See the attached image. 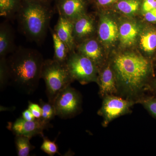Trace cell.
<instances>
[{"label": "cell", "mask_w": 156, "mask_h": 156, "mask_svg": "<svg viewBox=\"0 0 156 156\" xmlns=\"http://www.w3.org/2000/svg\"><path fill=\"white\" fill-rule=\"evenodd\" d=\"M36 119H41L42 115V108L41 105L37 104L29 101L28 108Z\"/></svg>", "instance_id": "cell-26"}, {"label": "cell", "mask_w": 156, "mask_h": 156, "mask_svg": "<svg viewBox=\"0 0 156 156\" xmlns=\"http://www.w3.org/2000/svg\"><path fill=\"white\" fill-rule=\"evenodd\" d=\"M103 99L98 114L103 118L104 127H107L115 119L131 112V108L136 103L134 101L117 95H106Z\"/></svg>", "instance_id": "cell-6"}, {"label": "cell", "mask_w": 156, "mask_h": 156, "mask_svg": "<svg viewBox=\"0 0 156 156\" xmlns=\"http://www.w3.org/2000/svg\"><path fill=\"white\" fill-rule=\"evenodd\" d=\"M40 105L42 108V115L41 119L45 122L50 123L56 116L55 108L52 104L46 102L42 99L40 100Z\"/></svg>", "instance_id": "cell-22"}, {"label": "cell", "mask_w": 156, "mask_h": 156, "mask_svg": "<svg viewBox=\"0 0 156 156\" xmlns=\"http://www.w3.org/2000/svg\"><path fill=\"white\" fill-rule=\"evenodd\" d=\"M82 102L80 93L70 85L57 95L53 105L56 116L67 119L74 117L80 112Z\"/></svg>", "instance_id": "cell-7"}, {"label": "cell", "mask_w": 156, "mask_h": 156, "mask_svg": "<svg viewBox=\"0 0 156 156\" xmlns=\"http://www.w3.org/2000/svg\"><path fill=\"white\" fill-rule=\"evenodd\" d=\"M25 1H32V2H37L47 4L52 0H25Z\"/></svg>", "instance_id": "cell-32"}, {"label": "cell", "mask_w": 156, "mask_h": 156, "mask_svg": "<svg viewBox=\"0 0 156 156\" xmlns=\"http://www.w3.org/2000/svg\"><path fill=\"white\" fill-rule=\"evenodd\" d=\"M43 142L41 147L42 151L50 156H54L55 154H58V146L55 141H52L46 136H42Z\"/></svg>", "instance_id": "cell-25"}, {"label": "cell", "mask_w": 156, "mask_h": 156, "mask_svg": "<svg viewBox=\"0 0 156 156\" xmlns=\"http://www.w3.org/2000/svg\"><path fill=\"white\" fill-rule=\"evenodd\" d=\"M78 50L79 53L90 58L98 67L101 63L103 58L102 50L99 43L95 39L85 40L79 45Z\"/></svg>", "instance_id": "cell-14"}, {"label": "cell", "mask_w": 156, "mask_h": 156, "mask_svg": "<svg viewBox=\"0 0 156 156\" xmlns=\"http://www.w3.org/2000/svg\"><path fill=\"white\" fill-rule=\"evenodd\" d=\"M139 33V28L136 23L130 21L123 23L119 28V37L121 44L126 47L134 45Z\"/></svg>", "instance_id": "cell-15"}, {"label": "cell", "mask_w": 156, "mask_h": 156, "mask_svg": "<svg viewBox=\"0 0 156 156\" xmlns=\"http://www.w3.org/2000/svg\"><path fill=\"white\" fill-rule=\"evenodd\" d=\"M144 15L147 22L156 23V9L144 13Z\"/></svg>", "instance_id": "cell-28"}, {"label": "cell", "mask_w": 156, "mask_h": 156, "mask_svg": "<svg viewBox=\"0 0 156 156\" xmlns=\"http://www.w3.org/2000/svg\"><path fill=\"white\" fill-rule=\"evenodd\" d=\"M22 117L24 119L29 121H34L36 119L29 108L23 112Z\"/></svg>", "instance_id": "cell-29"}, {"label": "cell", "mask_w": 156, "mask_h": 156, "mask_svg": "<svg viewBox=\"0 0 156 156\" xmlns=\"http://www.w3.org/2000/svg\"><path fill=\"white\" fill-rule=\"evenodd\" d=\"M73 35L76 40L89 37L95 30V23L92 17L86 14L78 17L73 22Z\"/></svg>", "instance_id": "cell-13"}, {"label": "cell", "mask_w": 156, "mask_h": 156, "mask_svg": "<svg viewBox=\"0 0 156 156\" xmlns=\"http://www.w3.org/2000/svg\"><path fill=\"white\" fill-rule=\"evenodd\" d=\"M141 104L154 119H156V96L155 95L142 96L136 101Z\"/></svg>", "instance_id": "cell-23"}, {"label": "cell", "mask_w": 156, "mask_h": 156, "mask_svg": "<svg viewBox=\"0 0 156 156\" xmlns=\"http://www.w3.org/2000/svg\"><path fill=\"white\" fill-rule=\"evenodd\" d=\"M86 0H58L57 8L59 16L73 22L86 14Z\"/></svg>", "instance_id": "cell-10"}, {"label": "cell", "mask_w": 156, "mask_h": 156, "mask_svg": "<svg viewBox=\"0 0 156 156\" xmlns=\"http://www.w3.org/2000/svg\"><path fill=\"white\" fill-rule=\"evenodd\" d=\"M41 78L46 84L48 102L53 105L57 95L74 81L66 63H62L53 59L44 61Z\"/></svg>", "instance_id": "cell-4"}, {"label": "cell", "mask_w": 156, "mask_h": 156, "mask_svg": "<svg viewBox=\"0 0 156 156\" xmlns=\"http://www.w3.org/2000/svg\"><path fill=\"white\" fill-rule=\"evenodd\" d=\"M112 66L121 97L136 102L144 92L149 91L154 76L147 58L136 53H121L114 58Z\"/></svg>", "instance_id": "cell-1"}, {"label": "cell", "mask_w": 156, "mask_h": 156, "mask_svg": "<svg viewBox=\"0 0 156 156\" xmlns=\"http://www.w3.org/2000/svg\"><path fill=\"white\" fill-rule=\"evenodd\" d=\"M23 0H0V15L9 17L18 12Z\"/></svg>", "instance_id": "cell-19"}, {"label": "cell", "mask_w": 156, "mask_h": 156, "mask_svg": "<svg viewBox=\"0 0 156 156\" xmlns=\"http://www.w3.org/2000/svg\"><path fill=\"white\" fill-rule=\"evenodd\" d=\"M14 38L12 30L5 23L0 27V57H6L14 50Z\"/></svg>", "instance_id": "cell-16"}, {"label": "cell", "mask_w": 156, "mask_h": 156, "mask_svg": "<svg viewBox=\"0 0 156 156\" xmlns=\"http://www.w3.org/2000/svg\"><path fill=\"white\" fill-rule=\"evenodd\" d=\"M30 138L23 135H16L15 142L18 156H28L35 147L30 143Z\"/></svg>", "instance_id": "cell-20"}, {"label": "cell", "mask_w": 156, "mask_h": 156, "mask_svg": "<svg viewBox=\"0 0 156 156\" xmlns=\"http://www.w3.org/2000/svg\"><path fill=\"white\" fill-rule=\"evenodd\" d=\"M9 69L6 57H1L0 60V88L3 90L9 83Z\"/></svg>", "instance_id": "cell-24"}, {"label": "cell", "mask_w": 156, "mask_h": 156, "mask_svg": "<svg viewBox=\"0 0 156 156\" xmlns=\"http://www.w3.org/2000/svg\"><path fill=\"white\" fill-rule=\"evenodd\" d=\"M71 76L82 85L92 82L97 83L98 67L92 60L79 53L70 52L66 62Z\"/></svg>", "instance_id": "cell-5"}, {"label": "cell", "mask_w": 156, "mask_h": 156, "mask_svg": "<svg viewBox=\"0 0 156 156\" xmlns=\"http://www.w3.org/2000/svg\"><path fill=\"white\" fill-rule=\"evenodd\" d=\"M73 28V24L72 21L59 16L54 31L58 37L67 46L70 52L74 51L75 47Z\"/></svg>", "instance_id": "cell-12"}, {"label": "cell", "mask_w": 156, "mask_h": 156, "mask_svg": "<svg viewBox=\"0 0 156 156\" xmlns=\"http://www.w3.org/2000/svg\"><path fill=\"white\" fill-rule=\"evenodd\" d=\"M97 84L99 86V94L103 98L108 95H118L116 79L110 64L102 69L98 76Z\"/></svg>", "instance_id": "cell-11"}, {"label": "cell", "mask_w": 156, "mask_h": 156, "mask_svg": "<svg viewBox=\"0 0 156 156\" xmlns=\"http://www.w3.org/2000/svg\"><path fill=\"white\" fill-rule=\"evenodd\" d=\"M52 36L54 50L53 59L62 63H66L70 53L69 49L55 32H52Z\"/></svg>", "instance_id": "cell-18"}, {"label": "cell", "mask_w": 156, "mask_h": 156, "mask_svg": "<svg viewBox=\"0 0 156 156\" xmlns=\"http://www.w3.org/2000/svg\"><path fill=\"white\" fill-rule=\"evenodd\" d=\"M116 1L117 0H96V2L98 5L105 6L110 5Z\"/></svg>", "instance_id": "cell-30"}, {"label": "cell", "mask_w": 156, "mask_h": 156, "mask_svg": "<svg viewBox=\"0 0 156 156\" xmlns=\"http://www.w3.org/2000/svg\"><path fill=\"white\" fill-rule=\"evenodd\" d=\"M140 44L144 52L151 55L156 50V28L150 27L140 35Z\"/></svg>", "instance_id": "cell-17"}, {"label": "cell", "mask_w": 156, "mask_h": 156, "mask_svg": "<svg viewBox=\"0 0 156 156\" xmlns=\"http://www.w3.org/2000/svg\"><path fill=\"white\" fill-rule=\"evenodd\" d=\"M156 9V0H144L142 5L143 13Z\"/></svg>", "instance_id": "cell-27"}, {"label": "cell", "mask_w": 156, "mask_h": 156, "mask_svg": "<svg viewBox=\"0 0 156 156\" xmlns=\"http://www.w3.org/2000/svg\"><path fill=\"white\" fill-rule=\"evenodd\" d=\"M98 38L103 44L110 46L114 44L119 37V28L112 18L101 15L98 30Z\"/></svg>", "instance_id": "cell-9"}, {"label": "cell", "mask_w": 156, "mask_h": 156, "mask_svg": "<svg viewBox=\"0 0 156 156\" xmlns=\"http://www.w3.org/2000/svg\"><path fill=\"white\" fill-rule=\"evenodd\" d=\"M140 6L138 0H121L116 5V8L123 14L133 15L138 11Z\"/></svg>", "instance_id": "cell-21"}, {"label": "cell", "mask_w": 156, "mask_h": 156, "mask_svg": "<svg viewBox=\"0 0 156 156\" xmlns=\"http://www.w3.org/2000/svg\"><path fill=\"white\" fill-rule=\"evenodd\" d=\"M149 91L156 96V76L154 77L153 80L151 83Z\"/></svg>", "instance_id": "cell-31"}, {"label": "cell", "mask_w": 156, "mask_h": 156, "mask_svg": "<svg viewBox=\"0 0 156 156\" xmlns=\"http://www.w3.org/2000/svg\"><path fill=\"white\" fill-rule=\"evenodd\" d=\"M8 127L15 135H23L31 138L37 135L44 136L43 131L51 126L50 123L45 122L41 119L29 121L20 117L14 122L9 123Z\"/></svg>", "instance_id": "cell-8"}, {"label": "cell", "mask_w": 156, "mask_h": 156, "mask_svg": "<svg viewBox=\"0 0 156 156\" xmlns=\"http://www.w3.org/2000/svg\"><path fill=\"white\" fill-rule=\"evenodd\" d=\"M47 5L23 0L17 12L23 31L30 39L37 42L44 37L51 19V11Z\"/></svg>", "instance_id": "cell-3"}, {"label": "cell", "mask_w": 156, "mask_h": 156, "mask_svg": "<svg viewBox=\"0 0 156 156\" xmlns=\"http://www.w3.org/2000/svg\"><path fill=\"white\" fill-rule=\"evenodd\" d=\"M44 60L41 53L34 49L20 48L7 58L9 82L25 94L33 93L41 79Z\"/></svg>", "instance_id": "cell-2"}]
</instances>
